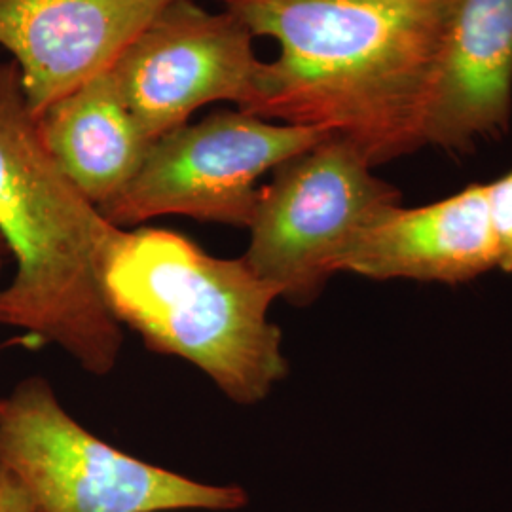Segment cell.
I'll use <instances>...</instances> for the list:
<instances>
[{
    "label": "cell",
    "mask_w": 512,
    "mask_h": 512,
    "mask_svg": "<svg viewBox=\"0 0 512 512\" xmlns=\"http://www.w3.org/2000/svg\"><path fill=\"white\" fill-rule=\"evenodd\" d=\"M274 38L245 112L329 131L372 167L425 147V116L459 0H219Z\"/></svg>",
    "instance_id": "1"
},
{
    "label": "cell",
    "mask_w": 512,
    "mask_h": 512,
    "mask_svg": "<svg viewBox=\"0 0 512 512\" xmlns=\"http://www.w3.org/2000/svg\"><path fill=\"white\" fill-rule=\"evenodd\" d=\"M120 230L55 162L16 63H0V236L16 262L0 327L59 346L90 374L112 372L124 329L101 293L99 258Z\"/></svg>",
    "instance_id": "2"
},
{
    "label": "cell",
    "mask_w": 512,
    "mask_h": 512,
    "mask_svg": "<svg viewBox=\"0 0 512 512\" xmlns=\"http://www.w3.org/2000/svg\"><path fill=\"white\" fill-rule=\"evenodd\" d=\"M99 285L122 327L200 368L232 403L264 401L289 374L268 315L279 296L243 256L209 255L162 228L120 230L99 258Z\"/></svg>",
    "instance_id": "3"
},
{
    "label": "cell",
    "mask_w": 512,
    "mask_h": 512,
    "mask_svg": "<svg viewBox=\"0 0 512 512\" xmlns=\"http://www.w3.org/2000/svg\"><path fill=\"white\" fill-rule=\"evenodd\" d=\"M0 465L35 512H232L249 505L239 484H205L95 437L42 376L0 397Z\"/></svg>",
    "instance_id": "4"
},
{
    "label": "cell",
    "mask_w": 512,
    "mask_h": 512,
    "mask_svg": "<svg viewBox=\"0 0 512 512\" xmlns=\"http://www.w3.org/2000/svg\"><path fill=\"white\" fill-rule=\"evenodd\" d=\"M372 169L349 141L329 135L277 165L258 188L243 260L279 298L313 304L353 236L401 203V192Z\"/></svg>",
    "instance_id": "5"
},
{
    "label": "cell",
    "mask_w": 512,
    "mask_h": 512,
    "mask_svg": "<svg viewBox=\"0 0 512 512\" xmlns=\"http://www.w3.org/2000/svg\"><path fill=\"white\" fill-rule=\"evenodd\" d=\"M329 135L239 109L217 110L152 141L137 175L99 213L122 230L167 215L249 228L260 177Z\"/></svg>",
    "instance_id": "6"
},
{
    "label": "cell",
    "mask_w": 512,
    "mask_h": 512,
    "mask_svg": "<svg viewBox=\"0 0 512 512\" xmlns=\"http://www.w3.org/2000/svg\"><path fill=\"white\" fill-rule=\"evenodd\" d=\"M255 35L234 14L175 0L135 38L110 76L148 139L190 122L211 103L249 109L264 61Z\"/></svg>",
    "instance_id": "7"
},
{
    "label": "cell",
    "mask_w": 512,
    "mask_h": 512,
    "mask_svg": "<svg viewBox=\"0 0 512 512\" xmlns=\"http://www.w3.org/2000/svg\"><path fill=\"white\" fill-rule=\"evenodd\" d=\"M175 0H0V46L35 114L99 74Z\"/></svg>",
    "instance_id": "8"
},
{
    "label": "cell",
    "mask_w": 512,
    "mask_h": 512,
    "mask_svg": "<svg viewBox=\"0 0 512 512\" xmlns=\"http://www.w3.org/2000/svg\"><path fill=\"white\" fill-rule=\"evenodd\" d=\"M495 268L499 245L486 184L421 207L385 209L336 262V274L437 283H465Z\"/></svg>",
    "instance_id": "9"
},
{
    "label": "cell",
    "mask_w": 512,
    "mask_h": 512,
    "mask_svg": "<svg viewBox=\"0 0 512 512\" xmlns=\"http://www.w3.org/2000/svg\"><path fill=\"white\" fill-rule=\"evenodd\" d=\"M512 118V0H459L425 116V147L469 152Z\"/></svg>",
    "instance_id": "10"
},
{
    "label": "cell",
    "mask_w": 512,
    "mask_h": 512,
    "mask_svg": "<svg viewBox=\"0 0 512 512\" xmlns=\"http://www.w3.org/2000/svg\"><path fill=\"white\" fill-rule=\"evenodd\" d=\"M37 118L55 162L97 211L131 183L152 145L110 71L57 99Z\"/></svg>",
    "instance_id": "11"
},
{
    "label": "cell",
    "mask_w": 512,
    "mask_h": 512,
    "mask_svg": "<svg viewBox=\"0 0 512 512\" xmlns=\"http://www.w3.org/2000/svg\"><path fill=\"white\" fill-rule=\"evenodd\" d=\"M486 188L499 245V270L512 272V171Z\"/></svg>",
    "instance_id": "12"
},
{
    "label": "cell",
    "mask_w": 512,
    "mask_h": 512,
    "mask_svg": "<svg viewBox=\"0 0 512 512\" xmlns=\"http://www.w3.org/2000/svg\"><path fill=\"white\" fill-rule=\"evenodd\" d=\"M0 512H35L25 488L0 465Z\"/></svg>",
    "instance_id": "13"
},
{
    "label": "cell",
    "mask_w": 512,
    "mask_h": 512,
    "mask_svg": "<svg viewBox=\"0 0 512 512\" xmlns=\"http://www.w3.org/2000/svg\"><path fill=\"white\" fill-rule=\"evenodd\" d=\"M8 255V249L4 245V239L0 236V272H2V266H4V258Z\"/></svg>",
    "instance_id": "14"
}]
</instances>
